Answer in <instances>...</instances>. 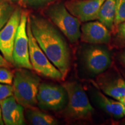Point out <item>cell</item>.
<instances>
[{
  "instance_id": "6da1fadb",
  "label": "cell",
  "mask_w": 125,
  "mask_h": 125,
  "mask_svg": "<svg viewBox=\"0 0 125 125\" xmlns=\"http://www.w3.org/2000/svg\"><path fill=\"white\" fill-rule=\"evenodd\" d=\"M32 33L49 60L65 78L71 64L70 48L63 37L48 19L38 15L28 16Z\"/></svg>"
},
{
  "instance_id": "7a4b0ae2",
  "label": "cell",
  "mask_w": 125,
  "mask_h": 125,
  "mask_svg": "<svg viewBox=\"0 0 125 125\" xmlns=\"http://www.w3.org/2000/svg\"><path fill=\"white\" fill-rule=\"evenodd\" d=\"M13 96L19 104L26 108L37 104L40 78L29 69L18 68L13 74Z\"/></svg>"
},
{
  "instance_id": "3957f363",
  "label": "cell",
  "mask_w": 125,
  "mask_h": 125,
  "mask_svg": "<svg viewBox=\"0 0 125 125\" xmlns=\"http://www.w3.org/2000/svg\"><path fill=\"white\" fill-rule=\"evenodd\" d=\"M67 94L68 103L63 111L66 118L73 120L88 119L94 113L86 93L76 81L65 82L62 85Z\"/></svg>"
},
{
  "instance_id": "277c9868",
  "label": "cell",
  "mask_w": 125,
  "mask_h": 125,
  "mask_svg": "<svg viewBox=\"0 0 125 125\" xmlns=\"http://www.w3.org/2000/svg\"><path fill=\"white\" fill-rule=\"evenodd\" d=\"M45 13L49 19L71 43H75L81 37V21L70 13L64 4H52Z\"/></svg>"
},
{
  "instance_id": "5b68a950",
  "label": "cell",
  "mask_w": 125,
  "mask_h": 125,
  "mask_svg": "<svg viewBox=\"0 0 125 125\" xmlns=\"http://www.w3.org/2000/svg\"><path fill=\"white\" fill-rule=\"evenodd\" d=\"M27 32L29 37L30 60L32 69L44 77L54 80H64L62 73L49 60L37 43L32 33L28 19Z\"/></svg>"
},
{
  "instance_id": "8992f818",
  "label": "cell",
  "mask_w": 125,
  "mask_h": 125,
  "mask_svg": "<svg viewBox=\"0 0 125 125\" xmlns=\"http://www.w3.org/2000/svg\"><path fill=\"white\" fill-rule=\"evenodd\" d=\"M28 15L22 11L13 49V64L17 68L32 70L29 56V37L27 32Z\"/></svg>"
},
{
  "instance_id": "52a82bcc",
  "label": "cell",
  "mask_w": 125,
  "mask_h": 125,
  "mask_svg": "<svg viewBox=\"0 0 125 125\" xmlns=\"http://www.w3.org/2000/svg\"><path fill=\"white\" fill-rule=\"evenodd\" d=\"M67 97V92L62 86L43 83L39 86L37 104L43 110L56 111L64 107Z\"/></svg>"
},
{
  "instance_id": "ba28073f",
  "label": "cell",
  "mask_w": 125,
  "mask_h": 125,
  "mask_svg": "<svg viewBox=\"0 0 125 125\" xmlns=\"http://www.w3.org/2000/svg\"><path fill=\"white\" fill-rule=\"evenodd\" d=\"M22 10L16 8L13 14L0 30V52L9 63L13 64V49L14 42L19 26Z\"/></svg>"
},
{
  "instance_id": "9c48e42d",
  "label": "cell",
  "mask_w": 125,
  "mask_h": 125,
  "mask_svg": "<svg viewBox=\"0 0 125 125\" xmlns=\"http://www.w3.org/2000/svg\"><path fill=\"white\" fill-rule=\"evenodd\" d=\"M83 59L87 70L92 74L98 75L105 71L111 63L110 54L100 46H90L83 53Z\"/></svg>"
},
{
  "instance_id": "30bf717a",
  "label": "cell",
  "mask_w": 125,
  "mask_h": 125,
  "mask_svg": "<svg viewBox=\"0 0 125 125\" xmlns=\"http://www.w3.org/2000/svg\"><path fill=\"white\" fill-rule=\"evenodd\" d=\"M105 0H70L64 3L67 10L81 22L98 19Z\"/></svg>"
},
{
  "instance_id": "8fae6325",
  "label": "cell",
  "mask_w": 125,
  "mask_h": 125,
  "mask_svg": "<svg viewBox=\"0 0 125 125\" xmlns=\"http://www.w3.org/2000/svg\"><path fill=\"white\" fill-rule=\"evenodd\" d=\"M81 41L91 44L108 43L111 40L109 30L100 21H89L81 27Z\"/></svg>"
},
{
  "instance_id": "7c38bea8",
  "label": "cell",
  "mask_w": 125,
  "mask_h": 125,
  "mask_svg": "<svg viewBox=\"0 0 125 125\" xmlns=\"http://www.w3.org/2000/svg\"><path fill=\"white\" fill-rule=\"evenodd\" d=\"M0 106L5 125H24V107L17 102L13 96L0 101Z\"/></svg>"
},
{
  "instance_id": "4fadbf2b",
  "label": "cell",
  "mask_w": 125,
  "mask_h": 125,
  "mask_svg": "<svg viewBox=\"0 0 125 125\" xmlns=\"http://www.w3.org/2000/svg\"><path fill=\"white\" fill-rule=\"evenodd\" d=\"M99 85L104 94L118 101L125 97V81L120 76L101 81Z\"/></svg>"
},
{
  "instance_id": "5bb4252c",
  "label": "cell",
  "mask_w": 125,
  "mask_h": 125,
  "mask_svg": "<svg viewBox=\"0 0 125 125\" xmlns=\"http://www.w3.org/2000/svg\"><path fill=\"white\" fill-rule=\"evenodd\" d=\"M95 96L98 105L110 116L115 119L123 118L124 105L121 102L108 98L98 91L96 92Z\"/></svg>"
},
{
  "instance_id": "9a60e30c",
  "label": "cell",
  "mask_w": 125,
  "mask_h": 125,
  "mask_svg": "<svg viewBox=\"0 0 125 125\" xmlns=\"http://www.w3.org/2000/svg\"><path fill=\"white\" fill-rule=\"evenodd\" d=\"M116 0H105L100 9L98 21L104 25L109 30L114 26Z\"/></svg>"
},
{
  "instance_id": "2e32d148",
  "label": "cell",
  "mask_w": 125,
  "mask_h": 125,
  "mask_svg": "<svg viewBox=\"0 0 125 125\" xmlns=\"http://www.w3.org/2000/svg\"><path fill=\"white\" fill-rule=\"evenodd\" d=\"M30 108H27L26 115L27 120L32 125H55L58 124L56 119L41 111Z\"/></svg>"
},
{
  "instance_id": "e0dca14e",
  "label": "cell",
  "mask_w": 125,
  "mask_h": 125,
  "mask_svg": "<svg viewBox=\"0 0 125 125\" xmlns=\"http://www.w3.org/2000/svg\"><path fill=\"white\" fill-rule=\"evenodd\" d=\"M15 9L9 0H0V30L8 22Z\"/></svg>"
},
{
  "instance_id": "ac0fdd59",
  "label": "cell",
  "mask_w": 125,
  "mask_h": 125,
  "mask_svg": "<svg viewBox=\"0 0 125 125\" xmlns=\"http://www.w3.org/2000/svg\"><path fill=\"white\" fill-rule=\"evenodd\" d=\"M125 21V0H116L114 26H118Z\"/></svg>"
},
{
  "instance_id": "d6986e66",
  "label": "cell",
  "mask_w": 125,
  "mask_h": 125,
  "mask_svg": "<svg viewBox=\"0 0 125 125\" xmlns=\"http://www.w3.org/2000/svg\"><path fill=\"white\" fill-rule=\"evenodd\" d=\"M13 74L4 67H0V83L11 85L13 80Z\"/></svg>"
},
{
  "instance_id": "ffe728a7",
  "label": "cell",
  "mask_w": 125,
  "mask_h": 125,
  "mask_svg": "<svg viewBox=\"0 0 125 125\" xmlns=\"http://www.w3.org/2000/svg\"><path fill=\"white\" fill-rule=\"evenodd\" d=\"M13 96V86L8 84L0 83V101Z\"/></svg>"
},
{
  "instance_id": "44dd1931",
  "label": "cell",
  "mask_w": 125,
  "mask_h": 125,
  "mask_svg": "<svg viewBox=\"0 0 125 125\" xmlns=\"http://www.w3.org/2000/svg\"><path fill=\"white\" fill-rule=\"evenodd\" d=\"M53 0H23V2L26 5L30 7H39L48 4Z\"/></svg>"
},
{
  "instance_id": "7402d4cb",
  "label": "cell",
  "mask_w": 125,
  "mask_h": 125,
  "mask_svg": "<svg viewBox=\"0 0 125 125\" xmlns=\"http://www.w3.org/2000/svg\"><path fill=\"white\" fill-rule=\"evenodd\" d=\"M116 35L119 41L125 45V21L118 26Z\"/></svg>"
},
{
  "instance_id": "603a6c76",
  "label": "cell",
  "mask_w": 125,
  "mask_h": 125,
  "mask_svg": "<svg viewBox=\"0 0 125 125\" xmlns=\"http://www.w3.org/2000/svg\"><path fill=\"white\" fill-rule=\"evenodd\" d=\"M11 64H10L8 61L4 58V56L0 54V67H4L7 68H9L11 66Z\"/></svg>"
},
{
  "instance_id": "cb8c5ba5",
  "label": "cell",
  "mask_w": 125,
  "mask_h": 125,
  "mask_svg": "<svg viewBox=\"0 0 125 125\" xmlns=\"http://www.w3.org/2000/svg\"><path fill=\"white\" fill-rule=\"evenodd\" d=\"M119 60L121 61V63L125 66V51L121 53L119 56Z\"/></svg>"
},
{
  "instance_id": "d4e9b609",
  "label": "cell",
  "mask_w": 125,
  "mask_h": 125,
  "mask_svg": "<svg viewBox=\"0 0 125 125\" xmlns=\"http://www.w3.org/2000/svg\"><path fill=\"white\" fill-rule=\"evenodd\" d=\"M4 124V122H3L2 118V114H1V106H0V125H3Z\"/></svg>"
},
{
  "instance_id": "484cf974",
  "label": "cell",
  "mask_w": 125,
  "mask_h": 125,
  "mask_svg": "<svg viewBox=\"0 0 125 125\" xmlns=\"http://www.w3.org/2000/svg\"><path fill=\"white\" fill-rule=\"evenodd\" d=\"M120 102H121L123 104V105L125 106V97L123 98V99H122L120 101Z\"/></svg>"
},
{
  "instance_id": "4316f807",
  "label": "cell",
  "mask_w": 125,
  "mask_h": 125,
  "mask_svg": "<svg viewBox=\"0 0 125 125\" xmlns=\"http://www.w3.org/2000/svg\"><path fill=\"white\" fill-rule=\"evenodd\" d=\"M123 114H124V116H125V106L123 107Z\"/></svg>"
}]
</instances>
